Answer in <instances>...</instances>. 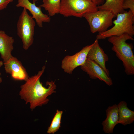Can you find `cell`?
I'll return each instance as SVG.
<instances>
[{"label":"cell","instance_id":"obj_5","mask_svg":"<svg viewBox=\"0 0 134 134\" xmlns=\"http://www.w3.org/2000/svg\"><path fill=\"white\" fill-rule=\"evenodd\" d=\"M35 22L32 16L24 8L17 24V33L21 40L24 49L27 50L34 42Z\"/></svg>","mask_w":134,"mask_h":134},{"label":"cell","instance_id":"obj_17","mask_svg":"<svg viewBox=\"0 0 134 134\" xmlns=\"http://www.w3.org/2000/svg\"><path fill=\"white\" fill-rule=\"evenodd\" d=\"M63 113L62 111L57 110L50 126L49 127L47 133L54 134L57 132L61 127V120Z\"/></svg>","mask_w":134,"mask_h":134},{"label":"cell","instance_id":"obj_21","mask_svg":"<svg viewBox=\"0 0 134 134\" xmlns=\"http://www.w3.org/2000/svg\"><path fill=\"white\" fill-rule=\"evenodd\" d=\"M3 65V62L0 60V67H1ZM1 73L0 72V83L2 81V79L0 77Z\"/></svg>","mask_w":134,"mask_h":134},{"label":"cell","instance_id":"obj_2","mask_svg":"<svg viewBox=\"0 0 134 134\" xmlns=\"http://www.w3.org/2000/svg\"><path fill=\"white\" fill-rule=\"evenodd\" d=\"M133 40V37L127 33L108 38V41L113 45L111 49L117 57L122 62L125 71L127 75L134 74V56L132 44L126 42L127 40Z\"/></svg>","mask_w":134,"mask_h":134},{"label":"cell","instance_id":"obj_1","mask_svg":"<svg viewBox=\"0 0 134 134\" xmlns=\"http://www.w3.org/2000/svg\"><path fill=\"white\" fill-rule=\"evenodd\" d=\"M45 67V66H44L37 74L29 77L25 83L20 87L19 94L20 98L26 104H30V108L32 110L47 103L49 101L47 97L56 92V85L55 81H47V88L43 86L40 82V78Z\"/></svg>","mask_w":134,"mask_h":134},{"label":"cell","instance_id":"obj_19","mask_svg":"<svg viewBox=\"0 0 134 134\" xmlns=\"http://www.w3.org/2000/svg\"><path fill=\"white\" fill-rule=\"evenodd\" d=\"M13 0H0V11L6 8L8 5Z\"/></svg>","mask_w":134,"mask_h":134},{"label":"cell","instance_id":"obj_22","mask_svg":"<svg viewBox=\"0 0 134 134\" xmlns=\"http://www.w3.org/2000/svg\"></svg>","mask_w":134,"mask_h":134},{"label":"cell","instance_id":"obj_8","mask_svg":"<svg viewBox=\"0 0 134 134\" xmlns=\"http://www.w3.org/2000/svg\"><path fill=\"white\" fill-rule=\"evenodd\" d=\"M80 68L88 75L91 79H98L109 86L112 85L113 83L111 78L102 68L94 61L87 58L85 63L80 66Z\"/></svg>","mask_w":134,"mask_h":134},{"label":"cell","instance_id":"obj_14","mask_svg":"<svg viewBox=\"0 0 134 134\" xmlns=\"http://www.w3.org/2000/svg\"><path fill=\"white\" fill-rule=\"evenodd\" d=\"M118 112V124L125 126L132 123L134 121V111L128 108L125 101L120 102L117 105Z\"/></svg>","mask_w":134,"mask_h":134},{"label":"cell","instance_id":"obj_12","mask_svg":"<svg viewBox=\"0 0 134 134\" xmlns=\"http://www.w3.org/2000/svg\"><path fill=\"white\" fill-rule=\"evenodd\" d=\"M106 118L102 123V130L106 134L113 133L114 128L118 124V112L117 105L109 106L106 110Z\"/></svg>","mask_w":134,"mask_h":134},{"label":"cell","instance_id":"obj_11","mask_svg":"<svg viewBox=\"0 0 134 134\" xmlns=\"http://www.w3.org/2000/svg\"><path fill=\"white\" fill-rule=\"evenodd\" d=\"M87 58L94 61L99 65L104 70L109 76V72L106 66V62L108 61L109 58L103 49L100 46L98 40L96 39L94 44L89 51Z\"/></svg>","mask_w":134,"mask_h":134},{"label":"cell","instance_id":"obj_18","mask_svg":"<svg viewBox=\"0 0 134 134\" xmlns=\"http://www.w3.org/2000/svg\"><path fill=\"white\" fill-rule=\"evenodd\" d=\"M122 7L124 10L129 8L130 10L134 14V0H124Z\"/></svg>","mask_w":134,"mask_h":134},{"label":"cell","instance_id":"obj_7","mask_svg":"<svg viewBox=\"0 0 134 134\" xmlns=\"http://www.w3.org/2000/svg\"><path fill=\"white\" fill-rule=\"evenodd\" d=\"M94 44L87 45L74 55H67L62 61L61 67L64 71L71 74L74 70L79 66H81L85 62L88 53Z\"/></svg>","mask_w":134,"mask_h":134},{"label":"cell","instance_id":"obj_20","mask_svg":"<svg viewBox=\"0 0 134 134\" xmlns=\"http://www.w3.org/2000/svg\"><path fill=\"white\" fill-rule=\"evenodd\" d=\"M97 6L101 5L105 2V0H92Z\"/></svg>","mask_w":134,"mask_h":134},{"label":"cell","instance_id":"obj_13","mask_svg":"<svg viewBox=\"0 0 134 134\" xmlns=\"http://www.w3.org/2000/svg\"><path fill=\"white\" fill-rule=\"evenodd\" d=\"M14 42L12 37L8 35L3 31H0V54L3 62L12 56L11 53Z\"/></svg>","mask_w":134,"mask_h":134},{"label":"cell","instance_id":"obj_16","mask_svg":"<svg viewBox=\"0 0 134 134\" xmlns=\"http://www.w3.org/2000/svg\"><path fill=\"white\" fill-rule=\"evenodd\" d=\"M61 0H42L43 3L39 5L47 11L49 16L59 13Z\"/></svg>","mask_w":134,"mask_h":134},{"label":"cell","instance_id":"obj_3","mask_svg":"<svg viewBox=\"0 0 134 134\" xmlns=\"http://www.w3.org/2000/svg\"><path fill=\"white\" fill-rule=\"evenodd\" d=\"M116 19L113 21L114 26L105 31L99 33L96 39H104L112 36H118L127 33L133 37L134 35L133 24L134 14L130 10L128 11L119 13L117 15Z\"/></svg>","mask_w":134,"mask_h":134},{"label":"cell","instance_id":"obj_10","mask_svg":"<svg viewBox=\"0 0 134 134\" xmlns=\"http://www.w3.org/2000/svg\"><path fill=\"white\" fill-rule=\"evenodd\" d=\"M3 65L6 72L11 74L15 80L26 81L29 77L21 62L15 57L12 56L3 62Z\"/></svg>","mask_w":134,"mask_h":134},{"label":"cell","instance_id":"obj_6","mask_svg":"<svg viewBox=\"0 0 134 134\" xmlns=\"http://www.w3.org/2000/svg\"><path fill=\"white\" fill-rule=\"evenodd\" d=\"M115 17L114 13L108 10H99L86 13L83 16L86 20L93 33L105 31L113 24Z\"/></svg>","mask_w":134,"mask_h":134},{"label":"cell","instance_id":"obj_15","mask_svg":"<svg viewBox=\"0 0 134 134\" xmlns=\"http://www.w3.org/2000/svg\"><path fill=\"white\" fill-rule=\"evenodd\" d=\"M124 0H106L102 5L98 6L99 10H108L112 11L115 17L119 13L124 12L122 7Z\"/></svg>","mask_w":134,"mask_h":134},{"label":"cell","instance_id":"obj_9","mask_svg":"<svg viewBox=\"0 0 134 134\" xmlns=\"http://www.w3.org/2000/svg\"><path fill=\"white\" fill-rule=\"evenodd\" d=\"M17 3L16 5L17 7H22L28 10L32 15L38 26L40 28L43 27V23H49L51 21L50 17L43 13L41 7L37 6L35 4L36 0H33V3L29 0H17Z\"/></svg>","mask_w":134,"mask_h":134},{"label":"cell","instance_id":"obj_4","mask_svg":"<svg viewBox=\"0 0 134 134\" xmlns=\"http://www.w3.org/2000/svg\"><path fill=\"white\" fill-rule=\"evenodd\" d=\"M98 10L92 0H61L59 13L65 17L81 18L86 13Z\"/></svg>","mask_w":134,"mask_h":134}]
</instances>
